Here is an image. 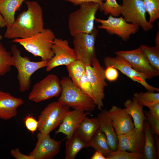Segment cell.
<instances>
[{"label": "cell", "mask_w": 159, "mask_h": 159, "mask_svg": "<svg viewBox=\"0 0 159 159\" xmlns=\"http://www.w3.org/2000/svg\"><path fill=\"white\" fill-rule=\"evenodd\" d=\"M106 67H113L134 82L140 83L148 91L159 92V89L153 87L146 81L147 79L142 74L135 70L128 62L122 57L116 55L115 57L107 56L104 59Z\"/></svg>", "instance_id": "5bb4252c"}, {"label": "cell", "mask_w": 159, "mask_h": 159, "mask_svg": "<svg viewBox=\"0 0 159 159\" xmlns=\"http://www.w3.org/2000/svg\"><path fill=\"white\" fill-rule=\"evenodd\" d=\"M152 133L159 135V118L156 117L149 111H143Z\"/></svg>", "instance_id": "e575fe53"}, {"label": "cell", "mask_w": 159, "mask_h": 159, "mask_svg": "<svg viewBox=\"0 0 159 159\" xmlns=\"http://www.w3.org/2000/svg\"><path fill=\"white\" fill-rule=\"evenodd\" d=\"M69 77L74 84L78 87L80 78L86 71V65L77 59L66 66Z\"/></svg>", "instance_id": "4316f807"}, {"label": "cell", "mask_w": 159, "mask_h": 159, "mask_svg": "<svg viewBox=\"0 0 159 159\" xmlns=\"http://www.w3.org/2000/svg\"><path fill=\"white\" fill-rule=\"evenodd\" d=\"M115 53L123 58L135 70L147 79L150 80L159 75V71L151 66L140 46L133 50L117 51Z\"/></svg>", "instance_id": "8fae6325"}, {"label": "cell", "mask_w": 159, "mask_h": 159, "mask_svg": "<svg viewBox=\"0 0 159 159\" xmlns=\"http://www.w3.org/2000/svg\"><path fill=\"white\" fill-rule=\"evenodd\" d=\"M37 141L34 149L30 153L34 159L53 158L59 153L61 142L52 138L49 134L38 133Z\"/></svg>", "instance_id": "9a60e30c"}, {"label": "cell", "mask_w": 159, "mask_h": 159, "mask_svg": "<svg viewBox=\"0 0 159 159\" xmlns=\"http://www.w3.org/2000/svg\"><path fill=\"white\" fill-rule=\"evenodd\" d=\"M122 15L127 22L140 27L146 32L154 26L146 19L147 12L143 2L141 0H122Z\"/></svg>", "instance_id": "30bf717a"}, {"label": "cell", "mask_w": 159, "mask_h": 159, "mask_svg": "<svg viewBox=\"0 0 159 159\" xmlns=\"http://www.w3.org/2000/svg\"><path fill=\"white\" fill-rule=\"evenodd\" d=\"M149 16L148 22L153 24L159 18V0H141Z\"/></svg>", "instance_id": "4dcf8cb0"}, {"label": "cell", "mask_w": 159, "mask_h": 159, "mask_svg": "<svg viewBox=\"0 0 159 159\" xmlns=\"http://www.w3.org/2000/svg\"><path fill=\"white\" fill-rule=\"evenodd\" d=\"M12 60L11 52L7 51L0 42V76L10 70Z\"/></svg>", "instance_id": "f1b7e54d"}, {"label": "cell", "mask_w": 159, "mask_h": 159, "mask_svg": "<svg viewBox=\"0 0 159 159\" xmlns=\"http://www.w3.org/2000/svg\"><path fill=\"white\" fill-rule=\"evenodd\" d=\"M140 47L151 66L159 71V47L143 44L141 45Z\"/></svg>", "instance_id": "83f0119b"}, {"label": "cell", "mask_w": 159, "mask_h": 159, "mask_svg": "<svg viewBox=\"0 0 159 159\" xmlns=\"http://www.w3.org/2000/svg\"><path fill=\"white\" fill-rule=\"evenodd\" d=\"M155 46L159 47V32H158L155 37Z\"/></svg>", "instance_id": "ee69618b"}, {"label": "cell", "mask_w": 159, "mask_h": 159, "mask_svg": "<svg viewBox=\"0 0 159 159\" xmlns=\"http://www.w3.org/2000/svg\"><path fill=\"white\" fill-rule=\"evenodd\" d=\"M143 129L145 138L143 153L144 159H157L158 155L155 146V138L147 120H145L144 122Z\"/></svg>", "instance_id": "d4e9b609"}, {"label": "cell", "mask_w": 159, "mask_h": 159, "mask_svg": "<svg viewBox=\"0 0 159 159\" xmlns=\"http://www.w3.org/2000/svg\"><path fill=\"white\" fill-rule=\"evenodd\" d=\"M55 38L54 32L49 29L43 30L31 37L25 38H16L13 42L19 43L28 52L42 60L48 61L54 56L52 48Z\"/></svg>", "instance_id": "3957f363"}, {"label": "cell", "mask_w": 159, "mask_h": 159, "mask_svg": "<svg viewBox=\"0 0 159 159\" xmlns=\"http://www.w3.org/2000/svg\"><path fill=\"white\" fill-rule=\"evenodd\" d=\"M64 1L69 2L72 4L74 6L80 5L86 3L93 2L97 4L99 7V10L103 12L102 5L103 1L106 0H63Z\"/></svg>", "instance_id": "74e56055"}, {"label": "cell", "mask_w": 159, "mask_h": 159, "mask_svg": "<svg viewBox=\"0 0 159 159\" xmlns=\"http://www.w3.org/2000/svg\"><path fill=\"white\" fill-rule=\"evenodd\" d=\"M147 107L149 108V112L151 113L159 118V102L150 104Z\"/></svg>", "instance_id": "ab89813d"}, {"label": "cell", "mask_w": 159, "mask_h": 159, "mask_svg": "<svg viewBox=\"0 0 159 159\" xmlns=\"http://www.w3.org/2000/svg\"><path fill=\"white\" fill-rule=\"evenodd\" d=\"M134 97L141 105L148 107L149 105L159 102V93L148 91L135 93Z\"/></svg>", "instance_id": "f546056e"}, {"label": "cell", "mask_w": 159, "mask_h": 159, "mask_svg": "<svg viewBox=\"0 0 159 159\" xmlns=\"http://www.w3.org/2000/svg\"><path fill=\"white\" fill-rule=\"evenodd\" d=\"M62 89L59 78L54 74H50L34 85L28 98L31 101L39 102L59 96Z\"/></svg>", "instance_id": "ba28073f"}, {"label": "cell", "mask_w": 159, "mask_h": 159, "mask_svg": "<svg viewBox=\"0 0 159 159\" xmlns=\"http://www.w3.org/2000/svg\"><path fill=\"white\" fill-rule=\"evenodd\" d=\"M99 127L100 122L97 117L90 118L86 116L82 120L74 133L88 144Z\"/></svg>", "instance_id": "44dd1931"}, {"label": "cell", "mask_w": 159, "mask_h": 159, "mask_svg": "<svg viewBox=\"0 0 159 159\" xmlns=\"http://www.w3.org/2000/svg\"><path fill=\"white\" fill-rule=\"evenodd\" d=\"M104 71L105 69L97 58L94 60L91 65H86V74L92 87V100L100 111L104 107L103 102L105 96L104 89L107 86Z\"/></svg>", "instance_id": "52a82bcc"}, {"label": "cell", "mask_w": 159, "mask_h": 159, "mask_svg": "<svg viewBox=\"0 0 159 159\" xmlns=\"http://www.w3.org/2000/svg\"><path fill=\"white\" fill-rule=\"evenodd\" d=\"M124 105L126 111L133 118L135 127L143 130L144 122L147 120L143 110V106L134 97L132 100H127Z\"/></svg>", "instance_id": "7402d4cb"}, {"label": "cell", "mask_w": 159, "mask_h": 159, "mask_svg": "<svg viewBox=\"0 0 159 159\" xmlns=\"http://www.w3.org/2000/svg\"><path fill=\"white\" fill-rule=\"evenodd\" d=\"M106 159H143L144 155L117 149L112 151L106 157Z\"/></svg>", "instance_id": "d6a6232c"}, {"label": "cell", "mask_w": 159, "mask_h": 159, "mask_svg": "<svg viewBox=\"0 0 159 159\" xmlns=\"http://www.w3.org/2000/svg\"><path fill=\"white\" fill-rule=\"evenodd\" d=\"M104 73L106 79L110 82L116 80L119 76L117 69L110 66L106 67V69H105Z\"/></svg>", "instance_id": "d590c367"}, {"label": "cell", "mask_w": 159, "mask_h": 159, "mask_svg": "<svg viewBox=\"0 0 159 159\" xmlns=\"http://www.w3.org/2000/svg\"><path fill=\"white\" fill-rule=\"evenodd\" d=\"M24 103L21 98L14 97L10 93L0 92V118L9 120L15 116L18 107Z\"/></svg>", "instance_id": "d6986e66"}, {"label": "cell", "mask_w": 159, "mask_h": 159, "mask_svg": "<svg viewBox=\"0 0 159 159\" xmlns=\"http://www.w3.org/2000/svg\"><path fill=\"white\" fill-rule=\"evenodd\" d=\"M88 144L84 140L74 133L65 143V159H74L82 149L87 148Z\"/></svg>", "instance_id": "cb8c5ba5"}, {"label": "cell", "mask_w": 159, "mask_h": 159, "mask_svg": "<svg viewBox=\"0 0 159 159\" xmlns=\"http://www.w3.org/2000/svg\"><path fill=\"white\" fill-rule=\"evenodd\" d=\"M158 135L155 134V146L157 152L158 158H159V138Z\"/></svg>", "instance_id": "b9f144b4"}, {"label": "cell", "mask_w": 159, "mask_h": 159, "mask_svg": "<svg viewBox=\"0 0 159 159\" xmlns=\"http://www.w3.org/2000/svg\"><path fill=\"white\" fill-rule=\"evenodd\" d=\"M100 122L99 130L105 135L109 146L112 151L117 148V136L112 120L109 117L106 109L102 110L97 115Z\"/></svg>", "instance_id": "ffe728a7"}, {"label": "cell", "mask_w": 159, "mask_h": 159, "mask_svg": "<svg viewBox=\"0 0 159 159\" xmlns=\"http://www.w3.org/2000/svg\"><path fill=\"white\" fill-rule=\"evenodd\" d=\"M69 107L58 101L48 104L38 117L37 130L39 132L49 134L61 124L70 110Z\"/></svg>", "instance_id": "8992f818"}, {"label": "cell", "mask_w": 159, "mask_h": 159, "mask_svg": "<svg viewBox=\"0 0 159 159\" xmlns=\"http://www.w3.org/2000/svg\"><path fill=\"white\" fill-rule=\"evenodd\" d=\"M52 49L54 56L48 61L47 71L60 66H67L78 59L73 49L69 46L67 40L55 37Z\"/></svg>", "instance_id": "4fadbf2b"}, {"label": "cell", "mask_w": 159, "mask_h": 159, "mask_svg": "<svg viewBox=\"0 0 159 159\" xmlns=\"http://www.w3.org/2000/svg\"><path fill=\"white\" fill-rule=\"evenodd\" d=\"M103 12L105 15H110L118 17L122 15V7L116 0H106L102 5Z\"/></svg>", "instance_id": "1f68e13d"}, {"label": "cell", "mask_w": 159, "mask_h": 159, "mask_svg": "<svg viewBox=\"0 0 159 159\" xmlns=\"http://www.w3.org/2000/svg\"><path fill=\"white\" fill-rule=\"evenodd\" d=\"M91 159H106V157L100 151L95 150L94 154L91 157Z\"/></svg>", "instance_id": "60d3db41"}, {"label": "cell", "mask_w": 159, "mask_h": 159, "mask_svg": "<svg viewBox=\"0 0 159 159\" xmlns=\"http://www.w3.org/2000/svg\"><path fill=\"white\" fill-rule=\"evenodd\" d=\"M107 113L112 120L117 136L126 133L134 128L132 117L125 108L122 109L113 106L107 110Z\"/></svg>", "instance_id": "e0dca14e"}, {"label": "cell", "mask_w": 159, "mask_h": 159, "mask_svg": "<svg viewBox=\"0 0 159 159\" xmlns=\"http://www.w3.org/2000/svg\"><path fill=\"white\" fill-rule=\"evenodd\" d=\"M27 9L20 14L14 22L6 26L4 37L9 39H25L44 29L42 9L35 1H26Z\"/></svg>", "instance_id": "6da1fadb"}, {"label": "cell", "mask_w": 159, "mask_h": 159, "mask_svg": "<svg viewBox=\"0 0 159 159\" xmlns=\"http://www.w3.org/2000/svg\"><path fill=\"white\" fill-rule=\"evenodd\" d=\"M2 38L3 36L0 33V41L2 39Z\"/></svg>", "instance_id": "f6af8a7d"}, {"label": "cell", "mask_w": 159, "mask_h": 159, "mask_svg": "<svg viewBox=\"0 0 159 159\" xmlns=\"http://www.w3.org/2000/svg\"><path fill=\"white\" fill-rule=\"evenodd\" d=\"M95 21L100 23V29H104L110 35H116L124 41L128 40L130 36L137 32L140 27L127 22L122 17H115L110 15L107 19L95 18Z\"/></svg>", "instance_id": "7c38bea8"}, {"label": "cell", "mask_w": 159, "mask_h": 159, "mask_svg": "<svg viewBox=\"0 0 159 159\" xmlns=\"http://www.w3.org/2000/svg\"><path fill=\"white\" fill-rule=\"evenodd\" d=\"M97 33L95 27L90 33H80L73 37L75 53L77 59L85 65H91L97 58L95 44Z\"/></svg>", "instance_id": "9c48e42d"}, {"label": "cell", "mask_w": 159, "mask_h": 159, "mask_svg": "<svg viewBox=\"0 0 159 159\" xmlns=\"http://www.w3.org/2000/svg\"><path fill=\"white\" fill-rule=\"evenodd\" d=\"M6 26L4 19L0 13V28L4 27Z\"/></svg>", "instance_id": "7bdbcfd3"}, {"label": "cell", "mask_w": 159, "mask_h": 159, "mask_svg": "<svg viewBox=\"0 0 159 159\" xmlns=\"http://www.w3.org/2000/svg\"><path fill=\"white\" fill-rule=\"evenodd\" d=\"M10 154L16 159H34L33 157L30 155H26L21 153L18 148L11 150Z\"/></svg>", "instance_id": "f35d334b"}, {"label": "cell", "mask_w": 159, "mask_h": 159, "mask_svg": "<svg viewBox=\"0 0 159 159\" xmlns=\"http://www.w3.org/2000/svg\"><path fill=\"white\" fill-rule=\"evenodd\" d=\"M88 146L100 151L105 157L112 151L109 146L105 135L99 129L89 142Z\"/></svg>", "instance_id": "484cf974"}, {"label": "cell", "mask_w": 159, "mask_h": 159, "mask_svg": "<svg viewBox=\"0 0 159 159\" xmlns=\"http://www.w3.org/2000/svg\"><path fill=\"white\" fill-rule=\"evenodd\" d=\"M25 125L27 130L33 133L37 129L38 121L32 115L26 116L24 120Z\"/></svg>", "instance_id": "8d00e7d4"}, {"label": "cell", "mask_w": 159, "mask_h": 159, "mask_svg": "<svg viewBox=\"0 0 159 159\" xmlns=\"http://www.w3.org/2000/svg\"><path fill=\"white\" fill-rule=\"evenodd\" d=\"M25 0H0V13L2 15L6 26L14 21L16 12L20 8Z\"/></svg>", "instance_id": "603a6c76"}, {"label": "cell", "mask_w": 159, "mask_h": 159, "mask_svg": "<svg viewBox=\"0 0 159 159\" xmlns=\"http://www.w3.org/2000/svg\"><path fill=\"white\" fill-rule=\"evenodd\" d=\"M91 113L77 110L69 111L62 119L55 132L56 134L62 133L66 136L65 139L70 138L78 127L83 119Z\"/></svg>", "instance_id": "ac0fdd59"}, {"label": "cell", "mask_w": 159, "mask_h": 159, "mask_svg": "<svg viewBox=\"0 0 159 159\" xmlns=\"http://www.w3.org/2000/svg\"><path fill=\"white\" fill-rule=\"evenodd\" d=\"M71 12L68 19L69 33L73 37L80 33H90L94 28V22L98 5L93 2L83 3Z\"/></svg>", "instance_id": "277c9868"}, {"label": "cell", "mask_w": 159, "mask_h": 159, "mask_svg": "<svg viewBox=\"0 0 159 159\" xmlns=\"http://www.w3.org/2000/svg\"><path fill=\"white\" fill-rule=\"evenodd\" d=\"M60 81L62 89L57 101L74 110L89 112L94 110L96 106L92 99L76 86L69 77H63Z\"/></svg>", "instance_id": "7a4b0ae2"}, {"label": "cell", "mask_w": 159, "mask_h": 159, "mask_svg": "<svg viewBox=\"0 0 159 159\" xmlns=\"http://www.w3.org/2000/svg\"><path fill=\"white\" fill-rule=\"evenodd\" d=\"M11 53L12 57V66L16 69L17 78L19 81V90L22 92L30 88L31 77L38 70L46 67L48 61L42 60L34 62L31 61L27 57H22L20 50L15 44L12 45Z\"/></svg>", "instance_id": "5b68a950"}, {"label": "cell", "mask_w": 159, "mask_h": 159, "mask_svg": "<svg viewBox=\"0 0 159 159\" xmlns=\"http://www.w3.org/2000/svg\"><path fill=\"white\" fill-rule=\"evenodd\" d=\"M117 138V150L143 155L145 141L143 130L134 127Z\"/></svg>", "instance_id": "2e32d148"}, {"label": "cell", "mask_w": 159, "mask_h": 159, "mask_svg": "<svg viewBox=\"0 0 159 159\" xmlns=\"http://www.w3.org/2000/svg\"><path fill=\"white\" fill-rule=\"evenodd\" d=\"M1 91L0 90V92Z\"/></svg>", "instance_id": "bcb514c9"}, {"label": "cell", "mask_w": 159, "mask_h": 159, "mask_svg": "<svg viewBox=\"0 0 159 159\" xmlns=\"http://www.w3.org/2000/svg\"><path fill=\"white\" fill-rule=\"evenodd\" d=\"M78 87L92 99V87L90 82L87 76L86 71L80 79Z\"/></svg>", "instance_id": "836d02e7"}]
</instances>
